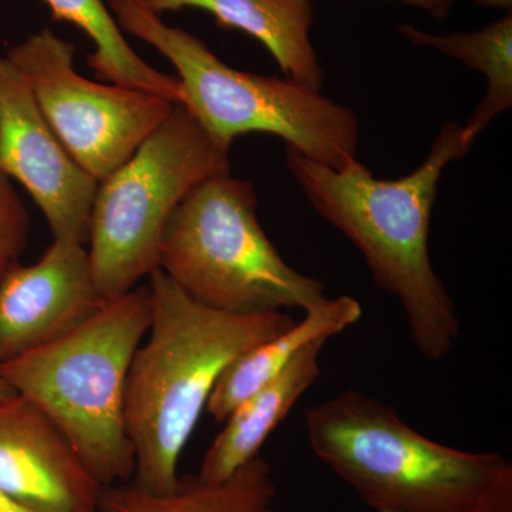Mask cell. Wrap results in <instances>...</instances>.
Wrapping results in <instances>:
<instances>
[{"label":"cell","instance_id":"1","mask_svg":"<svg viewBox=\"0 0 512 512\" xmlns=\"http://www.w3.org/2000/svg\"><path fill=\"white\" fill-rule=\"evenodd\" d=\"M471 148L463 126L447 121L416 170L380 180L359 160L333 168L286 147L289 171L312 207L362 252L375 284L402 305L414 346L431 360L450 355L460 338L456 306L431 265V212L444 168Z\"/></svg>","mask_w":512,"mask_h":512},{"label":"cell","instance_id":"2","mask_svg":"<svg viewBox=\"0 0 512 512\" xmlns=\"http://www.w3.org/2000/svg\"><path fill=\"white\" fill-rule=\"evenodd\" d=\"M151 320L128 372L126 429L131 483L168 493L178 463L225 367L245 350L291 328L289 312L231 313L195 301L160 268L148 275Z\"/></svg>","mask_w":512,"mask_h":512},{"label":"cell","instance_id":"3","mask_svg":"<svg viewBox=\"0 0 512 512\" xmlns=\"http://www.w3.org/2000/svg\"><path fill=\"white\" fill-rule=\"evenodd\" d=\"M315 456L377 512H491L512 466L423 436L375 397L346 392L305 413Z\"/></svg>","mask_w":512,"mask_h":512},{"label":"cell","instance_id":"4","mask_svg":"<svg viewBox=\"0 0 512 512\" xmlns=\"http://www.w3.org/2000/svg\"><path fill=\"white\" fill-rule=\"evenodd\" d=\"M150 320V289L137 286L62 338L0 363L10 387L52 420L103 487L133 478L127 379Z\"/></svg>","mask_w":512,"mask_h":512},{"label":"cell","instance_id":"5","mask_svg":"<svg viewBox=\"0 0 512 512\" xmlns=\"http://www.w3.org/2000/svg\"><path fill=\"white\" fill-rule=\"evenodd\" d=\"M120 29L156 47L178 72L181 106L212 140L268 133L303 156L348 167L357 160L359 120L349 107L295 80L241 72L218 59L187 30L173 28L137 0H107Z\"/></svg>","mask_w":512,"mask_h":512},{"label":"cell","instance_id":"6","mask_svg":"<svg viewBox=\"0 0 512 512\" xmlns=\"http://www.w3.org/2000/svg\"><path fill=\"white\" fill-rule=\"evenodd\" d=\"M254 185L218 175L174 211L158 268L195 301L231 313L311 311L325 286L282 258L259 222Z\"/></svg>","mask_w":512,"mask_h":512},{"label":"cell","instance_id":"7","mask_svg":"<svg viewBox=\"0 0 512 512\" xmlns=\"http://www.w3.org/2000/svg\"><path fill=\"white\" fill-rule=\"evenodd\" d=\"M227 174L229 150L175 104L164 123L97 188L87 251L104 301L133 291L158 268L161 238L178 205L204 181Z\"/></svg>","mask_w":512,"mask_h":512},{"label":"cell","instance_id":"8","mask_svg":"<svg viewBox=\"0 0 512 512\" xmlns=\"http://www.w3.org/2000/svg\"><path fill=\"white\" fill-rule=\"evenodd\" d=\"M76 46L42 30L10 47L6 57L28 80L60 143L97 183L106 180L170 116L175 104L128 87L80 76Z\"/></svg>","mask_w":512,"mask_h":512},{"label":"cell","instance_id":"9","mask_svg":"<svg viewBox=\"0 0 512 512\" xmlns=\"http://www.w3.org/2000/svg\"><path fill=\"white\" fill-rule=\"evenodd\" d=\"M0 170L29 192L53 238L87 245L99 183L67 153L6 56H0Z\"/></svg>","mask_w":512,"mask_h":512},{"label":"cell","instance_id":"10","mask_svg":"<svg viewBox=\"0 0 512 512\" xmlns=\"http://www.w3.org/2000/svg\"><path fill=\"white\" fill-rule=\"evenodd\" d=\"M104 302L86 245L53 239L39 261L19 262L0 281V363L62 338Z\"/></svg>","mask_w":512,"mask_h":512},{"label":"cell","instance_id":"11","mask_svg":"<svg viewBox=\"0 0 512 512\" xmlns=\"http://www.w3.org/2000/svg\"><path fill=\"white\" fill-rule=\"evenodd\" d=\"M0 490L42 512H99L103 485L35 404L0 402Z\"/></svg>","mask_w":512,"mask_h":512},{"label":"cell","instance_id":"12","mask_svg":"<svg viewBox=\"0 0 512 512\" xmlns=\"http://www.w3.org/2000/svg\"><path fill=\"white\" fill-rule=\"evenodd\" d=\"M151 12L200 9L221 29L241 30L266 47L288 79L322 90L325 72L312 45V0H137Z\"/></svg>","mask_w":512,"mask_h":512},{"label":"cell","instance_id":"13","mask_svg":"<svg viewBox=\"0 0 512 512\" xmlns=\"http://www.w3.org/2000/svg\"><path fill=\"white\" fill-rule=\"evenodd\" d=\"M326 343L328 340L311 343L281 375L232 412L202 458L197 474L201 481L224 483L259 457L269 436L318 382L319 357Z\"/></svg>","mask_w":512,"mask_h":512},{"label":"cell","instance_id":"14","mask_svg":"<svg viewBox=\"0 0 512 512\" xmlns=\"http://www.w3.org/2000/svg\"><path fill=\"white\" fill-rule=\"evenodd\" d=\"M362 316V305L355 298H326L291 328L235 357L221 373L205 410L217 423H224L245 400L281 375L303 349L345 332Z\"/></svg>","mask_w":512,"mask_h":512},{"label":"cell","instance_id":"15","mask_svg":"<svg viewBox=\"0 0 512 512\" xmlns=\"http://www.w3.org/2000/svg\"><path fill=\"white\" fill-rule=\"evenodd\" d=\"M276 498L272 468L259 456L221 484L184 476L168 493H151L131 481L104 485L99 512H278Z\"/></svg>","mask_w":512,"mask_h":512},{"label":"cell","instance_id":"16","mask_svg":"<svg viewBox=\"0 0 512 512\" xmlns=\"http://www.w3.org/2000/svg\"><path fill=\"white\" fill-rule=\"evenodd\" d=\"M399 32L414 46L439 50L487 77L484 99L463 126L464 138L474 146L488 124L512 104L511 10L476 32L433 35L407 23L400 25Z\"/></svg>","mask_w":512,"mask_h":512},{"label":"cell","instance_id":"17","mask_svg":"<svg viewBox=\"0 0 512 512\" xmlns=\"http://www.w3.org/2000/svg\"><path fill=\"white\" fill-rule=\"evenodd\" d=\"M45 3L53 20L70 23L90 37L96 49L87 62L100 79L181 104L180 80L158 72L137 55L103 0H45Z\"/></svg>","mask_w":512,"mask_h":512},{"label":"cell","instance_id":"18","mask_svg":"<svg viewBox=\"0 0 512 512\" xmlns=\"http://www.w3.org/2000/svg\"><path fill=\"white\" fill-rule=\"evenodd\" d=\"M29 212L12 180L0 170V281L28 247Z\"/></svg>","mask_w":512,"mask_h":512},{"label":"cell","instance_id":"19","mask_svg":"<svg viewBox=\"0 0 512 512\" xmlns=\"http://www.w3.org/2000/svg\"><path fill=\"white\" fill-rule=\"evenodd\" d=\"M389 2H400L403 5L424 10L436 19H444L450 15L454 3L457 0H389Z\"/></svg>","mask_w":512,"mask_h":512},{"label":"cell","instance_id":"20","mask_svg":"<svg viewBox=\"0 0 512 512\" xmlns=\"http://www.w3.org/2000/svg\"><path fill=\"white\" fill-rule=\"evenodd\" d=\"M0 512H42L28 505L19 503L15 498L10 497L5 491L0 490Z\"/></svg>","mask_w":512,"mask_h":512},{"label":"cell","instance_id":"21","mask_svg":"<svg viewBox=\"0 0 512 512\" xmlns=\"http://www.w3.org/2000/svg\"><path fill=\"white\" fill-rule=\"evenodd\" d=\"M478 5L485 8L511 10L512 0H474Z\"/></svg>","mask_w":512,"mask_h":512},{"label":"cell","instance_id":"22","mask_svg":"<svg viewBox=\"0 0 512 512\" xmlns=\"http://www.w3.org/2000/svg\"><path fill=\"white\" fill-rule=\"evenodd\" d=\"M15 394V390L10 387V384L6 382L5 377H3L2 372H0V402L15 396Z\"/></svg>","mask_w":512,"mask_h":512}]
</instances>
